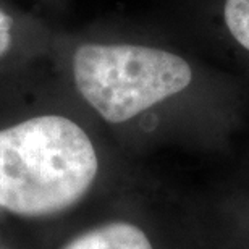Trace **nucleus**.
Here are the masks:
<instances>
[{
    "instance_id": "nucleus-1",
    "label": "nucleus",
    "mask_w": 249,
    "mask_h": 249,
    "mask_svg": "<svg viewBox=\"0 0 249 249\" xmlns=\"http://www.w3.org/2000/svg\"><path fill=\"white\" fill-rule=\"evenodd\" d=\"M101 162L71 118L41 115L0 129V207L19 217L58 215L89 196Z\"/></svg>"
},
{
    "instance_id": "nucleus-2",
    "label": "nucleus",
    "mask_w": 249,
    "mask_h": 249,
    "mask_svg": "<svg viewBox=\"0 0 249 249\" xmlns=\"http://www.w3.org/2000/svg\"><path fill=\"white\" fill-rule=\"evenodd\" d=\"M193 68L177 53L134 44H83L73 55L81 97L104 122L122 124L193 83Z\"/></svg>"
},
{
    "instance_id": "nucleus-3",
    "label": "nucleus",
    "mask_w": 249,
    "mask_h": 249,
    "mask_svg": "<svg viewBox=\"0 0 249 249\" xmlns=\"http://www.w3.org/2000/svg\"><path fill=\"white\" fill-rule=\"evenodd\" d=\"M60 249H160V243L142 223L110 218L70 238Z\"/></svg>"
},
{
    "instance_id": "nucleus-4",
    "label": "nucleus",
    "mask_w": 249,
    "mask_h": 249,
    "mask_svg": "<svg viewBox=\"0 0 249 249\" xmlns=\"http://www.w3.org/2000/svg\"><path fill=\"white\" fill-rule=\"evenodd\" d=\"M206 213L217 249H249V193L222 194Z\"/></svg>"
},
{
    "instance_id": "nucleus-5",
    "label": "nucleus",
    "mask_w": 249,
    "mask_h": 249,
    "mask_svg": "<svg viewBox=\"0 0 249 249\" xmlns=\"http://www.w3.org/2000/svg\"><path fill=\"white\" fill-rule=\"evenodd\" d=\"M223 18L235 41L249 52V0H225Z\"/></svg>"
},
{
    "instance_id": "nucleus-6",
    "label": "nucleus",
    "mask_w": 249,
    "mask_h": 249,
    "mask_svg": "<svg viewBox=\"0 0 249 249\" xmlns=\"http://www.w3.org/2000/svg\"><path fill=\"white\" fill-rule=\"evenodd\" d=\"M12 18L3 10H0V58L10 51L12 47Z\"/></svg>"
},
{
    "instance_id": "nucleus-7",
    "label": "nucleus",
    "mask_w": 249,
    "mask_h": 249,
    "mask_svg": "<svg viewBox=\"0 0 249 249\" xmlns=\"http://www.w3.org/2000/svg\"><path fill=\"white\" fill-rule=\"evenodd\" d=\"M0 249H5V248H0Z\"/></svg>"
}]
</instances>
